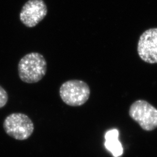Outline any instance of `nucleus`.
<instances>
[{
  "instance_id": "20e7f679",
  "label": "nucleus",
  "mask_w": 157,
  "mask_h": 157,
  "mask_svg": "<svg viewBox=\"0 0 157 157\" xmlns=\"http://www.w3.org/2000/svg\"><path fill=\"white\" fill-rule=\"evenodd\" d=\"M130 117L146 131L157 128V109L145 100H137L130 107Z\"/></svg>"
},
{
  "instance_id": "f03ea898",
  "label": "nucleus",
  "mask_w": 157,
  "mask_h": 157,
  "mask_svg": "<svg viewBox=\"0 0 157 157\" xmlns=\"http://www.w3.org/2000/svg\"><path fill=\"white\" fill-rule=\"evenodd\" d=\"M59 95L63 102L71 107H80L89 100L91 90L89 84L78 79L63 83L59 88Z\"/></svg>"
},
{
  "instance_id": "423d86ee",
  "label": "nucleus",
  "mask_w": 157,
  "mask_h": 157,
  "mask_svg": "<svg viewBox=\"0 0 157 157\" xmlns=\"http://www.w3.org/2000/svg\"><path fill=\"white\" fill-rule=\"evenodd\" d=\"M137 52L147 63H157V28L150 29L141 35L137 45Z\"/></svg>"
},
{
  "instance_id": "39448f33",
  "label": "nucleus",
  "mask_w": 157,
  "mask_h": 157,
  "mask_svg": "<svg viewBox=\"0 0 157 157\" xmlns=\"http://www.w3.org/2000/svg\"><path fill=\"white\" fill-rule=\"evenodd\" d=\"M48 8L43 0H28L19 13L21 22L27 28L36 26L47 16Z\"/></svg>"
},
{
  "instance_id": "7ed1b4c3",
  "label": "nucleus",
  "mask_w": 157,
  "mask_h": 157,
  "mask_svg": "<svg viewBox=\"0 0 157 157\" xmlns=\"http://www.w3.org/2000/svg\"><path fill=\"white\" fill-rule=\"evenodd\" d=\"M6 133L17 140L28 139L33 133L34 126L32 120L22 113H12L6 117L3 122Z\"/></svg>"
},
{
  "instance_id": "0eeeda50",
  "label": "nucleus",
  "mask_w": 157,
  "mask_h": 157,
  "mask_svg": "<svg viewBox=\"0 0 157 157\" xmlns=\"http://www.w3.org/2000/svg\"><path fill=\"white\" fill-rule=\"evenodd\" d=\"M119 132L117 129L108 131L105 135V141L104 146L108 151L111 152L114 157H119L123 154V147L119 141Z\"/></svg>"
},
{
  "instance_id": "6e6552de",
  "label": "nucleus",
  "mask_w": 157,
  "mask_h": 157,
  "mask_svg": "<svg viewBox=\"0 0 157 157\" xmlns=\"http://www.w3.org/2000/svg\"><path fill=\"white\" fill-rule=\"evenodd\" d=\"M8 101V95L6 90L0 86V108L6 106Z\"/></svg>"
},
{
  "instance_id": "f257e3e1",
  "label": "nucleus",
  "mask_w": 157,
  "mask_h": 157,
  "mask_svg": "<svg viewBox=\"0 0 157 157\" xmlns=\"http://www.w3.org/2000/svg\"><path fill=\"white\" fill-rule=\"evenodd\" d=\"M17 71L19 78L24 83H37L43 78L47 73V61L40 53L30 52L20 59Z\"/></svg>"
}]
</instances>
